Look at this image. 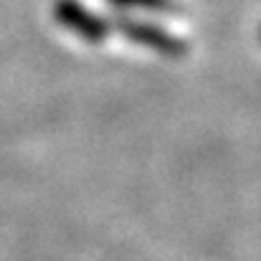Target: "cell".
Wrapping results in <instances>:
<instances>
[{
	"label": "cell",
	"instance_id": "7a4b0ae2",
	"mask_svg": "<svg viewBox=\"0 0 261 261\" xmlns=\"http://www.w3.org/2000/svg\"><path fill=\"white\" fill-rule=\"evenodd\" d=\"M54 18L61 28L79 36L87 43H101L109 36V20L89 10L79 0H56L54 3Z\"/></svg>",
	"mask_w": 261,
	"mask_h": 261
},
{
	"label": "cell",
	"instance_id": "3957f363",
	"mask_svg": "<svg viewBox=\"0 0 261 261\" xmlns=\"http://www.w3.org/2000/svg\"><path fill=\"white\" fill-rule=\"evenodd\" d=\"M119 8H140V10H150V13H165L175 15L180 13V5L175 0H109Z\"/></svg>",
	"mask_w": 261,
	"mask_h": 261
},
{
	"label": "cell",
	"instance_id": "6da1fadb",
	"mask_svg": "<svg viewBox=\"0 0 261 261\" xmlns=\"http://www.w3.org/2000/svg\"><path fill=\"white\" fill-rule=\"evenodd\" d=\"M109 28L119 31L129 43L142 46V48L155 51V54L168 56V59H180V56L188 54L185 38L165 31L163 25L147 23V20H135V18H127V15H117L114 20H109Z\"/></svg>",
	"mask_w": 261,
	"mask_h": 261
}]
</instances>
